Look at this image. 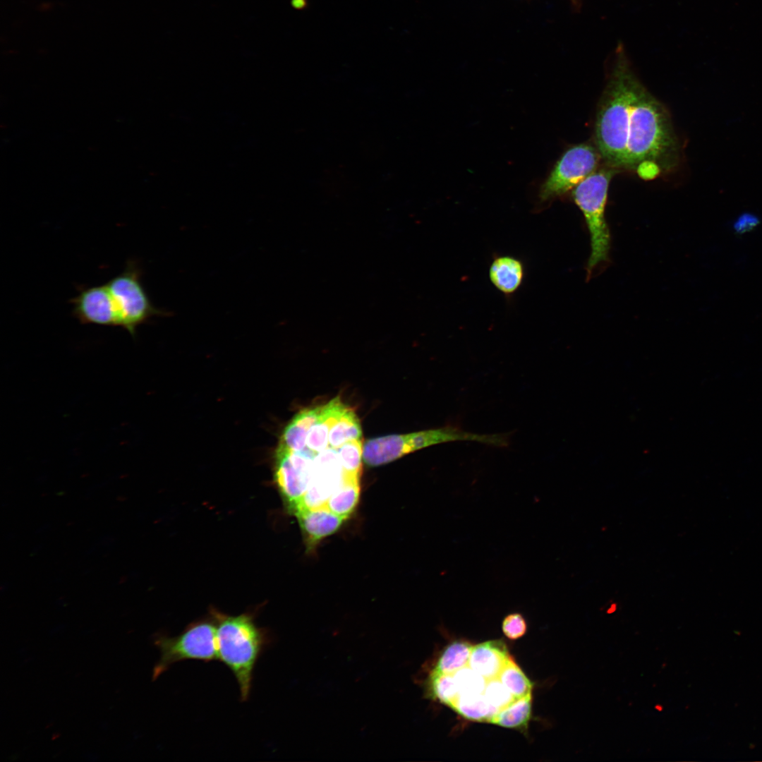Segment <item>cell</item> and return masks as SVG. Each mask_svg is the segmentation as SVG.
<instances>
[{
	"label": "cell",
	"mask_w": 762,
	"mask_h": 762,
	"mask_svg": "<svg viewBox=\"0 0 762 762\" xmlns=\"http://www.w3.org/2000/svg\"><path fill=\"white\" fill-rule=\"evenodd\" d=\"M595 140L605 165L643 179L677 169L682 146L670 114L644 87L619 50L600 100Z\"/></svg>",
	"instance_id": "6da1fadb"
},
{
	"label": "cell",
	"mask_w": 762,
	"mask_h": 762,
	"mask_svg": "<svg viewBox=\"0 0 762 762\" xmlns=\"http://www.w3.org/2000/svg\"><path fill=\"white\" fill-rule=\"evenodd\" d=\"M219 660L234 674L241 701L250 696L253 672L260 655L272 642L270 632L258 627L253 615H227L215 610Z\"/></svg>",
	"instance_id": "7a4b0ae2"
},
{
	"label": "cell",
	"mask_w": 762,
	"mask_h": 762,
	"mask_svg": "<svg viewBox=\"0 0 762 762\" xmlns=\"http://www.w3.org/2000/svg\"><path fill=\"white\" fill-rule=\"evenodd\" d=\"M455 441L477 442L503 447L507 443V437L504 434L473 433L451 426L405 435H391L366 441L363 445V459L367 465L377 466L425 447Z\"/></svg>",
	"instance_id": "3957f363"
},
{
	"label": "cell",
	"mask_w": 762,
	"mask_h": 762,
	"mask_svg": "<svg viewBox=\"0 0 762 762\" xmlns=\"http://www.w3.org/2000/svg\"><path fill=\"white\" fill-rule=\"evenodd\" d=\"M617 169L605 165L598 169L572 191L575 203L581 210L591 236V253L588 272L607 260L610 236L605 217L609 183Z\"/></svg>",
	"instance_id": "277c9868"
},
{
	"label": "cell",
	"mask_w": 762,
	"mask_h": 762,
	"mask_svg": "<svg viewBox=\"0 0 762 762\" xmlns=\"http://www.w3.org/2000/svg\"><path fill=\"white\" fill-rule=\"evenodd\" d=\"M154 644L160 658L153 669V680L179 662L219 660L216 623L207 619L191 622L176 636L157 634Z\"/></svg>",
	"instance_id": "5b68a950"
},
{
	"label": "cell",
	"mask_w": 762,
	"mask_h": 762,
	"mask_svg": "<svg viewBox=\"0 0 762 762\" xmlns=\"http://www.w3.org/2000/svg\"><path fill=\"white\" fill-rule=\"evenodd\" d=\"M142 271L135 260H128L124 270L107 284L115 303L120 327L132 336L137 327L153 317L170 313L152 303L141 282Z\"/></svg>",
	"instance_id": "8992f818"
},
{
	"label": "cell",
	"mask_w": 762,
	"mask_h": 762,
	"mask_svg": "<svg viewBox=\"0 0 762 762\" xmlns=\"http://www.w3.org/2000/svg\"><path fill=\"white\" fill-rule=\"evenodd\" d=\"M597 147L581 143L567 149L555 164L539 191L541 201H548L574 189L598 169L601 159Z\"/></svg>",
	"instance_id": "52a82bcc"
},
{
	"label": "cell",
	"mask_w": 762,
	"mask_h": 762,
	"mask_svg": "<svg viewBox=\"0 0 762 762\" xmlns=\"http://www.w3.org/2000/svg\"><path fill=\"white\" fill-rule=\"evenodd\" d=\"M316 454L308 447L294 451L281 443L276 450L275 481L291 513L308 488Z\"/></svg>",
	"instance_id": "ba28073f"
},
{
	"label": "cell",
	"mask_w": 762,
	"mask_h": 762,
	"mask_svg": "<svg viewBox=\"0 0 762 762\" xmlns=\"http://www.w3.org/2000/svg\"><path fill=\"white\" fill-rule=\"evenodd\" d=\"M344 477L345 471L336 449L328 447L317 453L308 488L292 513L303 509L326 507L328 499L342 483Z\"/></svg>",
	"instance_id": "9c48e42d"
},
{
	"label": "cell",
	"mask_w": 762,
	"mask_h": 762,
	"mask_svg": "<svg viewBox=\"0 0 762 762\" xmlns=\"http://www.w3.org/2000/svg\"><path fill=\"white\" fill-rule=\"evenodd\" d=\"M70 303L73 316L82 324L120 327L117 309L106 284L82 289Z\"/></svg>",
	"instance_id": "30bf717a"
},
{
	"label": "cell",
	"mask_w": 762,
	"mask_h": 762,
	"mask_svg": "<svg viewBox=\"0 0 762 762\" xmlns=\"http://www.w3.org/2000/svg\"><path fill=\"white\" fill-rule=\"evenodd\" d=\"M294 514L298 520L309 550L314 548L324 538L334 533L344 520L326 507L303 509Z\"/></svg>",
	"instance_id": "8fae6325"
},
{
	"label": "cell",
	"mask_w": 762,
	"mask_h": 762,
	"mask_svg": "<svg viewBox=\"0 0 762 762\" xmlns=\"http://www.w3.org/2000/svg\"><path fill=\"white\" fill-rule=\"evenodd\" d=\"M510 657L502 641H488L473 646L468 665L488 680L498 678Z\"/></svg>",
	"instance_id": "7c38bea8"
},
{
	"label": "cell",
	"mask_w": 762,
	"mask_h": 762,
	"mask_svg": "<svg viewBox=\"0 0 762 762\" xmlns=\"http://www.w3.org/2000/svg\"><path fill=\"white\" fill-rule=\"evenodd\" d=\"M347 408L340 397L322 405L319 417L308 435L306 447L315 453L327 448L330 430Z\"/></svg>",
	"instance_id": "4fadbf2b"
},
{
	"label": "cell",
	"mask_w": 762,
	"mask_h": 762,
	"mask_svg": "<svg viewBox=\"0 0 762 762\" xmlns=\"http://www.w3.org/2000/svg\"><path fill=\"white\" fill-rule=\"evenodd\" d=\"M489 277L499 291L504 294H511L519 288L523 282L524 265L521 260L512 256H500L492 262Z\"/></svg>",
	"instance_id": "5bb4252c"
},
{
	"label": "cell",
	"mask_w": 762,
	"mask_h": 762,
	"mask_svg": "<svg viewBox=\"0 0 762 762\" xmlns=\"http://www.w3.org/2000/svg\"><path fill=\"white\" fill-rule=\"evenodd\" d=\"M322 408V405L309 407L298 413L284 428L279 443L294 451L305 449L309 431L318 420Z\"/></svg>",
	"instance_id": "9a60e30c"
},
{
	"label": "cell",
	"mask_w": 762,
	"mask_h": 762,
	"mask_svg": "<svg viewBox=\"0 0 762 762\" xmlns=\"http://www.w3.org/2000/svg\"><path fill=\"white\" fill-rule=\"evenodd\" d=\"M360 478L361 476L345 472L342 483L329 497L326 507L344 519H348L358 502Z\"/></svg>",
	"instance_id": "2e32d148"
},
{
	"label": "cell",
	"mask_w": 762,
	"mask_h": 762,
	"mask_svg": "<svg viewBox=\"0 0 762 762\" xmlns=\"http://www.w3.org/2000/svg\"><path fill=\"white\" fill-rule=\"evenodd\" d=\"M468 720L489 722L500 710L483 694H459L450 706Z\"/></svg>",
	"instance_id": "e0dca14e"
},
{
	"label": "cell",
	"mask_w": 762,
	"mask_h": 762,
	"mask_svg": "<svg viewBox=\"0 0 762 762\" xmlns=\"http://www.w3.org/2000/svg\"><path fill=\"white\" fill-rule=\"evenodd\" d=\"M531 715V693L500 710L489 722L504 727L526 729Z\"/></svg>",
	"instance_id": "ac0fdd59"
},
{
	"label": "cell",
	"mask_w": 762,
	"mask_h": 762,
	"mask_svg": "<svg viewBox=\"0 0 762 762\" xmlns=\"http://www.w3.org/2000/svg\"><path fill=\"white\" fill-rule=\"evenodd\" d=\"M473 646L471 643L463 641H456L450 643L442 651L432 672L453 675L468 665Z\"/></svg>",
	"instance_id": "d6986e66"
},
{
	"label": "cell",
	"mask_w": 762,
	"mask_h": 762,
	"mask_svg": "<svg viewBox=\"0 0 762 762\" xmlns=\"http://www.w3.org/2000/svg\"><path fill=\"white\" fill-rule=\"evenodd\" d=\"M362 437L360 421L349 406L332 426L329 434V447L337 449L344 443Z\"/></svg>",
	"instance_id": "ffe728a7"
},
{
	"label": "cell",
	"mask_w": 762,
	"mask_h": 762,
	"mask_svg": "<svg viewBox=\"0 0 762 762\" xmlns=\"http://www.w3.org/2000/svg\"><path fill=\"white\" fill-rule=\"evenodd\" d=\"M429 697L451 706L458 696V689L452 675L430 672L426 682Z\"/></svg>",
	"instance_id": "44dd1931"
},
{
	"label": "cell",
	"mask_w": 762,
	"mask_h": 762,
	"mask_svg": "<svg viewBox=\"0 0 762 762\" xmlns=\"http://www.w3.org/2000/svg\"><path fill=\"white\" fill-rule=\"evenodd\" d=\"M499 679L516 698L531 693L533 684L512 657L501 670Z\"/></svg>",
	"instance_id": "7402d4cb"
},
{
	"label": "cell",
	"mask_w": 762,
	"mask_h": 762,
	"mask_svg": "<svg viewBox=\"0 0 762 762\" xmlns=\"http://www.w3.org/2000/svg\"><path fill=\"white\" fill-rule=\"evenodd\" d=\"M363 449L361 439L347 442L336 449L339 460L346 473L361 475Z\"/></svg>",
	"instance_id": "603a6c76"
},
{
	"label": "cell",
	"mask_w": 762,
	"mask_h": 762,
	"mask_svg": "<svg viewBox=\"0 0 762 762\" xmlns=\"http://www.w3.org/2000/svg\"><path fill=\"white\" fill-rule=\"evenodd\" d=\"M459 694H483L487 679L466 665L453 675Z\"/></svg>",
	"instance_id": "cb8c5ba5"
},
{
	"label": "cell",
	"mask_w": 762,
	"mask_h": 762,
	"mask_svg": "<svg viewBox=\"0 0 762 762\" xmlns=\"http://www.w3.org/2000/svg\"><path fill=\"white\" fill-rule=\"evenodd\" d=\"M484 696L489 703L499 710L506 708L516 698L504 686L499 678L488 679Z\"/></svg>",
	"instance_id": "d4e9b609"
},
{
	"label": "cell",
	"mask_w": 762,
	"mask_h": 762,
	"mask_svg": "<svg viewBox=\"0 0 762 762\" xmlns=\"http://www.w3.org/2000/svg\"><path fill=\"white\" fill-rule=\"evenodd\" d=\"M502 628L507 638L515 640L525 634L527 626L524 617L520 613L514 612L504 617Z\"/></svg>",
	"instance_id": "484cf974"
},
{
	"label": "cell",
	"mask_w": 762,
	"mask_h": 762,
	"mask_svg": "<svg viewBox=\"0 0 762 762\" xmlns=\"http://www.w3.org/2000/svg\"><path fill=\"white\" fill-rule=\"evenodd\" d=\"M759 224V219L755 214L744 213L738 217L734 224V229L738 234H744L754 229Z\"/></svg>",
	"instance_id": "4316f807"
},
{
	"label": "cell",
	"mask_w": 762,
	"mask_h": 762,
	"mask_svg": "<svg viewBox=\"0 0 762 762\" xmlns=\"http://www.w3.org/2000/svg\"><path fill=\"white\" fill-rule=\"evenodd\" d=\"M304 5L303 0H293V6L294 7L301 8Z\"/></svg>",
	"instance_id": "83f0119b"
},
{
	"label": "cell",
	"mask_w": 762,
	"mask_h": 762,
	"mask_svg": "<svg viewBox=\"0 0 762 762\" xmlns=\"http://www.w3.org/2000/svg\"><path fill=\"white\" fill-rule=\"evenodd\" d=\"M572 1H576V0H572Z\"/></svg>",
	"instance_id": "f1b7e54d"
}]
</instances>
